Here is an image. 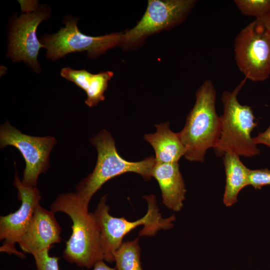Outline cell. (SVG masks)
Masks as SVG:
<instances>
[{
	"instance_id": "10",
	"label": "cell",
	"mask_w": 270,
	"mask_h": 270,
	"mask_svg": "<svg viewBox=\"0 0 270 270\" xmlns=\"http://www.w3.org/2000/svg\"><path fill=\"white\" fill-rule=\"evenodd\" d=\"M50 16L45 7L22 14L13 22L10 30L7 57L14 62L23 60L33 70L39 72L38 60L40 50L44 46L38 40L36 31L39 24Z\"/></svg>"
},
{
	"instance_id": "20",
	"label": "cell",
	"mask_w": 270,
	"mask_h": 270,
	"mask_svg": "<svg viewBox=\"0 0 270 270\" xmlns=\"http://www.w3.org/2000/svg\"><path fill=\"white\" fill-rule=\"evenodd\" d=\"M50 248H46L32 254L36 270H59V257L49 254Z\"/></svg>"
},
{
	"instance_id": "17",
	"label": "cell",
	"mask_w": 270,
	"mask_h": 270,
	"mask_svg": "<svg viewBox=\"0 0 270 270\" xmlns=\"http://www.w3.org/2000/svg\"><path fill=\"white\" fill-rule=\"evenodd\" d=\"M113 74V72L110 71L94 74L90 86L86 92L87 96L85 100L86 104L93 107L104 100V92L107 88L108 82Z\"/></svg>"
},
{
	"instance_id": "14",
	"label": "cell",
	"mask_w": 270,
	"mask_h": 270,
	"mask_svg": "<svg viewBox=\"0 0 270 270\" xmlns=\"http://www.w3.org/2000/svg\"><path fill=\"white\" fill-rule=\"evenodd\" d=\"M154 133L146 134L144 139L154 148L157 163L178 162L184 156L185 148L178 133L173 132L166 122L155 125Z\"/></svg>"
},
{
	"instance_id": "9",
	"label": "cell",
	"mask_w": 270,
	"mask_h": 270,
	"mask_svg": "<svg viewBox=\"0 0 270 270\" xmlns=\"http://www.w3.org/2000/svg\"><path fill=\"white\" fill-rule=\"evenodd\" d=\"M13 186L17 189L18 198L21 201V205L16 212L0 216V240H4L0 251L22 258L24 254L18 252L15 245L27 230L34 211L40 204L41 196L36 186H27L22 183L17 171Z\"/></svg>"
},
{
	"instance_id": "3",
	"label": "cell",
	"mask_w": 270,
	"mask_h": 270,
	"mask_svg": "<svg viewBox=\"0 0 270 270\" xmlns=\"http://www.w3.org/2000/svg\"><path fill=\"white\" fill-rule=\"evenodd\" d=\"M90 142L97 150L96 163L93 171L77 184L75 192L87 205L102 186L113 178L129 172L136 173L146 180L152 177L156 164L153 156L139 162L124 160L118 152L112 134L104 130L94 136Z\"/></svg>"
},
{
	"instance_id": "4",
	"label": "cell",
	"mask_w": 270,
	"mask_h": 270,
	"mask_svg": "<svg viewBox=\"0 0 270 270\" xmlns=\"http://www.w3.org/2000/svg\"><path fill=\"white\" fill-rule=\"evenodd\" d=\"M143 198L148 202L147 212L144 217L132 222L124 218L112 216L109 213L110 207L106 204L107 195H104L100 198L94 214L100 230L104 260L114 262V254L122 243L124 237L139 226H144L138 232L140 236H154L159 230H168L173 226L175 216L162 217L155 196H144Z\"/></svg>"
},
{
	"instance_id": "2",
	"label": "cell",
	"mask_w": 270,
	"mask_h": 270,
	"mask_svg": "<svg viewBox=\"0 0 270 270\" xmlns=\"http://www.w3.org/2000/svg\"><path fill=\"white\" fill-rule=\"evenodd\" d=\"M216 90L212 81L206 80L196 94L194 105L188 114L186 124L178 135L185 148V158L202 162L208 150L218 142L220 116L216 109Z\"/></svg>"
},
{
	"instance_id": "22",
	"label": "cell",
	"mask_w": 270,
	"mask_h": 270,
	"mask_svg": "<svg viewBox=\"0 0 270 270\" xmlns=\"http://www.w3.org/2000/svg\"><path fill=\"white\" fill-rule=\"evenodd\" d=\"M252 140L256 145L262 144L270 148V125L264 132H259L252 138Z\"/></svg>"
},
{
	"instance_id": "23",
	"label": "cell",
	"mask_w": 270,
	"mask_h": 270,
	"mask_svg": "<svg viewBox=\"0 0 270 270\" xmlns=\"http://www.w3.org/2000/svg\"><path fill=\"white\" fill-rule=\"evenodd\" d=\"M93 268L92 270H116V268H111L106 264L104 260L98 262Z\"/></svg>"
},
{
	"instance_id": "16",
	"label": "cell",
	"mask_w": 270,
	"mask_h": 270,
	"mask_svg": "<svg viewBox=\"0 0 270 270\" xmlns=\"http://www.w3.org/2000/svg\"><path fill=\"white\" fill-rule=\"evenodd\" d=\"M114 257L116 270H143L138 238L122 242L114 252Z\"/></svg>"
},
{
	"instance_id": "11",
	"label": "cell",
	"mask_w": 270,
	"mask_h": 270,
	"mask_svg": "<svg viewBox=\"0 0 270 270\" xmlns=\"http://www.w3.org/2000/svg\"><path fill=\"white\" fill-rule=\"evenodd\" d=\"M192 0H151L138 24L122 34V42H134L141 38L180 22L192 8Z\"/></svg>"
},
{
	"instance_id": "12",
	"label": "cell",
	"mask_w": 270,
	"mask_h": 270,
	"mask_svg": "<svg viewBox=\"0 0 270 270\" xmlns=\"http://www.w3.org/2000/svg\"><path fill=\"white\" fill-rule=\"evenodd\" d=\"M60 232L54 213L38 204L27 230L18 243L24 252L32 255L59 243Z\"/></svg>"
},
{
	"instance_id": "15",
	"label": "cell",
	"mask_w": 270,
	"mask_h": 270,
	"mask_svg": "<svg viewBox=\"0 0 270 270\" xmlns=\"http://www.w3.org/2000/svg\"><path fill=\"white\" fill-rule=\"evenodd\" d=\"M226 182L223 201L226 206H230L237 202L240 192L249 185L250 169L241 161L236 153L226 152L223 155Z\"/></svg>"
},
{
	"instance_id": "1",
	"label": "cell",
	"mask_w": 270,
	"mask_h": 270,
	"mask_svg": "<svg viewBox=\"0 0 270 270\" xmlns=\"http://www.w3.org/2000/svg\"><path fill=\"white\" fill-rule=\"evenodd\" d=\"M76 192L60 194L50 206L54 213L68 214L72 222V234L66 242L64 258L82 268H90L104 260L100 230L94 212Z\"/></svg>"
},
{
	"instance_id": "24",
	"label": "cell",
	"mask_w": 270,
	"mask_h": 270,
	"mask_svg": "<svg viewBox=\"0 0 270 270\" xmlns=\"http://www.w3.org/2000/svg\"><path fill=\"white\" fill-rule=\"evenodd\" d=\"M256 20L260 22L270 32V12L265 16Z\"/></svg>"
},
{
	"instance_id": "19",
	"label": "cell",
	"mask_w": 270,
	"mask_h": 270,
	"mask_svg": "<svg viewBox=\"0 0 270 270\" xmlns=\"http://www.w3.org/2000/svg\"><path fill=\"white\" fill-rule=\"evenodd\" d=\"M60 75L86 92L90 86L94 74L85 70H76L70 68H64L60 71Z\"/></svg>"
},
{
	"instance_id": "7",
	"label": "cell",
	"mask_w": 270,
	"mask_h": 270,
	"mask_svg": "<svg viewBox=\"0 0 270 270\" xmlns=\"http://www.w3.org/2000/svg\"><path fill=\"white\" fill-rule=\"evenodd\" d=\"M56 144L52 136H36L26 134L6 121L0 126V147L16 148L24 160L22 183L30 187L36 186L38 178L49 168L50 152Z\"/></svg>"
},
{
	"instance_id": "18",
	"label": "cell",
	"mask_w": 270,
	"mask_h": 270,
	"mask_svg": "<svg viewBox=\"0 0 270 270\" xmlns=\"http://www.w3.org/2000/svg\"><path fill=\"white\" fill-rule=\"evenodd\" d=\"M234 2L243 14L256 19L270 12V0H235Z\"/></svg>"
},
{
	"instance_id": "13",
	"label": "cell",
	"mask_w": 270,
	"mask_h": 270,
	"mask_svg": "<svg viewBox=\"0 0 270 270\" xmlns=\"http://www.w3.org/2000/svg\"><path fill=\"white\" fill-rule=\"evenodd\" d=\"M151 174L159 184L164 204L174 211H180L186 190L178 162H156Z\"/></svg>"
},
{
	"instance_id": "21",
	"label": "cell",
	"mask_w": 270,
	"mask_h": 270,
	"mask_svg": "<svg viewBox=\"0 0 270 270\" xmlns=\"http://www.w3.org/2000/svg\"><path fill=\"white\" fill-rule=\"evenodd\" d=\"M249 185L256 189L270 185V170L268 168L250 170Z\"/></svg>"
},
{
	"instance_id": "5",
	"label": "cell",
	"mask_w": 270,
	"mask_h": 270,
	"mask_svg": "<svg viewBox=\"0 0 270 270\" xmlns=\"http://www.w3.org/2000/svg\"><path fill=\"white\" fill-rule=\"evenodd\" d=\"M244 78L232 92L225 90L222 96L223 114L220 116V137L214 147L216 156L226 152L252 157L260 154V150L251 136L257 122L250 106L241 104L238 96L246 82Z\"/></svg>"
},
{
	"instance_id": "8",
	"label": "cell",
	"mask_w": 270,
	"mask_h": 270,
	"mask_svg": "<svg viewBox=\"0 0 270 270\" xmlns=\"http://www.w3.org/2000/svg\"><path fill=\"white\" fill-rule=\"evenodd\" d=\"M77 22L78 19L68 18L64 22L65 26L57 33L40 38L47 49V58L55 60L70 53L84 51L90 57H94L122 42V34H120L100 36L84 34L78 28Z\"/></svg>"
},
{
	"instance_id": "6",
	"label": "cell",
	"mask_w": 270,
	"mask_h": 270,
	"mask_svg": "<svg viewBox=\"0 0 270 270\" xmlns=\"http://www.w3.org/2000/svg\"><path fill=\"white\" fill-rule=\"evenodd\" d=\"M236 63L246 80L263 82L270 76V32L258 20L248 24L236 36Z\"/></svg>"
}]
</instances>
